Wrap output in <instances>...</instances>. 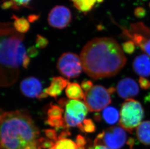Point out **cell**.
Listing matches in <instances>:
<instances>
[{
    "mask_svg": "<svg viewBox=\"0 0 150 149\" xmlns=\"http://www.w3.org/2000/svg\"><path fill=\"white\" fill-rule=\"evenodd\" d=\"M80 57L83 71L94 79L115 76L127 60L120 44L110 37H98L88 41Z\"/></svg>",
    "mask_w": 150,
    "mask_h": 149,
    "instance_id": "6da1fadb",
    "label": "cell"
},
{
    "mask_svg": "<svg viewBox=\"0 0 150 149\" xmlns=\"http://www.w3.org/2000/svg\"><path fill=\"white\" fill-rule=\"evenodd\" d=\"M1 149H41L40 131L28 114L21 111L1 113Z\"/></svg>",
    "mask_w": 150,
    "mask_h": 149,
    "instance_id": "7a4b0ae2",
    "label": "cell"
},
{
    "mask_svg": "<svg viewBox=\"0 0 150 149\" xmlns=\"http://www.w3.org/2000/svg\"><path fill=\"white\" fill-rule=\"evenodd\" d=\"M23 34L15 29L13 23H1L0 43V85L10 87L18 80L19 68L27 55Z\"/></svg>",
    "mask_w": 150,
    "mask_h": 149,
    "instance_id": "3957f363",
    "label": "cell"
},
{
    "mask_svg": "<svg viewBox=\"0 0 150 149\" xmlns=\"http://www.w3.org/2000/svg\"><path fill=\"white\" fill-rule=\"evenodd\" d=\"M144 111L142 105L133 99H128L122 105L119 124L125 131L132 133L142 123Z\"/></svg>",
    "mask_w": 150,
    "mask_h": 149,
    "instance_id": "277c9868",
    "label": "cell"
},
{
    "mask_svg": "<svg viewBox=\"0 0 150 149\" xmlns=\"http://www.w3.org/2000/svg\"><path fill=\"white\" fill-rule=\"evenodd\" d=\"M110 93L103 86L97 85L85 93L84 103L91 112L104 110L111 102Z\"/></svg>",
    "mask_w": 150,
    "mask_h": 149,
    "instance_id": "5b68a950",
    "label": "cell"
},
{
    "mask_svg": "<svg viewBox=\"0 0 150 149\" xmlns=\"http://www.w3.org/2000/svg\"><path fill=\"white\" fill-rule=\"evenodd\" d=\"M127 139L126 131L121 127H111L97 136L94 145H103L113 149L124 146Z\"/></svg>",
    "mask_w": 150,
    "mask_h": 149,
    "instance_id": "8992f818",
    "label": "cell"
},
{
    "mask_svg": "<svg viewBox=\"0 0 150 149\" xmlns=\"http://www.w3.org/2000/svg\"><path fill=\"white\" fill-rule=\"evenodd\" d=\"M57 68L60 73L68 79L78 77L83 68L80 57L72 52H65L58 59Z\"/></svg>",
    "mask_w": 150,
    "mask_h": 149,
    "instance_id": "52a82bcc",
    "label": "cell"
},
{
    "mask_svg": "<svg viewBox=\"0 0 150 149\" xmlns=\"http://www.w3.org/2000/svg\"><path fill=\"white\" fill-rule=\"evenodd\" d=\"M64 119L68 128L78 127L85 119L89 110L80 100H68L65 106Z\"/></svg>",
    "mask_w": 150,
    "mask_h": 149,
    "instance_id": "ba28073f",
    "label": "cell"
},
{
    "mask_svg": "<svg viewBox=\"0 0 150 149\" xmlns=\"http://www.w3.org/2000/svg\"><path fill=\"white\" fill-rule=\"evenodd\" d=\"M72 20L71 10L64 6H57L52 9L48 16V22L51 27L63 29L68 26Z\"/></svg>",
    "mask_w": 150,
    "mask_h": 149,
    "instance_id": "9c48e42d",
    "label": "cell"
},
{
    "mask_svg": "<svg viewBox=\"0 0 150 149\" xmlns=\"http://www.w3.org/2000/svg\"><path fill=\"white\" fill-rule=\"evenodd\" d=\"M118 96L122 99H131L137 96L139 92V85L133 79L126 77L120 80L117 85Z\"/></svg>",
    "mask_w": 150,
    "mask_h": 149,
    "instance_id": "30bf717a",
    "label": "cell"
},
{
    "mask_svg": "<svg viewBox=\"0 0 150 149\" xmlns=\"http://www.w3.org/2000/svg\"><path fill=\"white\" fill-rule=\"evenodd\" d=\"M20 89L24 96L29 98H38L42 92V85L35 77H30L21 82Z\"/></svg>",
    "mask_w": 150,
    "mask_h": 149,
    "instance_id": "8fae6325",
    "label": "cell"
},
{
    "mask_svg": "<svg viewBox=\"0 0 150 149\" xmlns=\"http://www.w3.org/2000/svg\"><path fill=\"white\" fill-rule=\"evenodd\" d=\"M133 68L140 77L150 76V57L146 54H142L136 57L133 63Z\"/></svg>",
    "mask_w": 150,
    "mask_h": 149,
    "instance_id": "7c38bea8",
    "label": "cell"
},
{
    "mask_svg": "<svg viewBox=\"0 0 150 149\" xmlns=\"http://www.w3.org/2000/svg\"><path fill=\"white\" fill-rule=\"evenodd\" d=\"M68 80L61 77H54L51 80V84L44 90V92L48 96L57 98L68 85Z\"/></svg>",
    "mask_w": 150,
    "mask_h": 149,
    "instance_id": "4fadbf2b",
    "label": "cell"
},
{
    "mask_svg": "<svg viewBox=\"0 0 150 149\" xmlns=\"http://www.w3.org/2000/svg\"><path fill=\"white\" fill-rule=\"evenodd\" d=\"M136 135L141 143L150 145V121L142 122L137 128Z\"/></svg>",
    "mask_w": 150,
    "mask_h": 149,
    "instance_id": "5bb4252c",
    "label": "cell"
},
{
    "mask_svg": "<svg viewBox=\"0 0 150 149\" xmlns=\"http://www.w3.org/2000/svg\"><path fill=\"white\" fill-rule=\"evenodd\" d=\"M65 93L68 98L72 100H81L83 99L85 97L81 86L78 83L74 82L68 83Z\"/></svg>",
    "mask_w": 150,
    "mask_h": 149,
    "instance_id": "9a60e30c",
    "label": "cell"
},
{
    "mask_svg": "<svg viewBox=\"0 0 150 149\" xmlns=\"http://www.w3.org/2000/svg\"><path fill=\"white\" fill-rule=\"evenodd\" d=\"M102 115L105 122L111 125L116 124L119 121V111L113 107H108L105 108L103 111Z\"/></svg>",
    "mask_w": 150,
    "mask_h": 149,
    "instance_id": "2e32d148",
    "label": "cell"
},
{
    "mask_svg": "<svg viewBox=\"0 0 150 149\" xmlns=\"http://www.w3.org/2000/svg\"><path fill=\"white\" fill-rule=\"evenodd\" d=\"M12 18L14 20L13 23L14 28L20 34H25L30 29L28 20L24 18H19L15 15H13Z\"/></svg>",
    "mask_w": 150,
    "mask_h": 149,
    "instance_id": "e0dca14e",
    "label": "cell"
},
{
    "mask_svg": "<svg viewBox=\"0 0 150 149\" xmlns=\"http://www.w3.org/2000/svg\"><path fill=\"white\" fill-rule=\"evenodd\" d=\"M71 1L74 6L83 13L91 11L97 2L96 0H71Z\"/></svg>",
    "mask_w": 150,
    "mask_h": 149,
    "instance_id": "ac0fdd59",
    "label": "cell"
},
{
    "mask_svg": "<svg viewBox=\"0 0 150 149\" xmlns=\"http://www.w3.org/2000/svg\"><path fill=\"white\" fill-rule=\"evenodd\" d=\"M52 149H77V145L72 140L68 138L60 139L55 142Z\"/></svg>",
    "mask_w": 150,
    "mask_h": 149,
    "instance_id": "d6986e66",
    "label": "cell"
},
{
    "mask_svg": "<svg viewBox=\"0 0 150 149\" xmlns=\"http://www.w3.org/2000/svg\"><path fill=\"white\" fill-rule=\"evenodd\" d=\"M46 124L55 128L56 131H58L60 129H67L68 128L66 124L65 119L62 118H48L45 121Z\"/></svg>",
    "mask_w": 150,
    "mask_h": 149,
    "instance_id": "ffe728a7",
    "label": "cell"
},
{
    "mask_svg": "<svg viewBox=\"0 0 150 149\" xmlns=\"http://www.w3.org/2000/svg\"><path fill=\"white\" fill-rule=\"evenodd\" d=\"M78 127L82 132L92 133L96 131L95 124L91 119H86L78 125Z\"/></svg>",
    "mask_w": 150,
    "mask_h": 149,
    "instance_id": "44dd1931",
    "label": "cell"
},
{
    "mask_svg": "<svg viewBox=\"0 0 150 149\" xmlns=\"http://www.w3.org/2000/svg\"><path fill=\"white\" fill-rule=\"evenodd\" d=\"M64 110L62 108L57 105H51L47 112L49 118H62Z\"/></svg>",
    "mask_w": 150,
    "mask_h": 149,
    "instance_id": "7402d4cb",
    "label": "cell"
},
{
    "mask_svg": "<svg viewBox=\"0 0 150 149\" xmlns=\"http://www.w3.org/2000/svg\"><path fill=\"white\" fill-rule=\"evenodd\" d=\"M35 47L40 49H43L48 46L49 41L47 38L40 34H38L35 39Z\"/></svg>",
    "mask_w": 150,
    "mask_h": 149,
    "instance_id": "603a6c76",
    "label": "cell"
},
{
    "mask_svg": "<svg viewBox=\"0 0 150 149\" xmlns=\"http://www.w3.org/2000/svg\"><path fill=\"white\" fill-rule=\"evenodd\" d=\"M136 45L132 41H126L125 42L123 43L122 45V49L126 53L132 54L134 53L135 49H136Z\"/></svg>",
    "mask_w": 150,
    "mask_h": 149,
    "instance_id": "cb8c5ba5",
    "label": "cell"
},
{
    "mask_svg": "<svg viewBox=\"0 0 150 149\" xmlns=\"http://www.w3.org/2000/svg\"><path fill=\"white\" fill-rule=\"evenodd\" d=\"M1 7L4 10L9 8L13 9L14 10H18L20 8V7L12 0H4L1 4Z\"/></svg>",
    "mask_w": 150,
    "mask_h": 149,
    "instance_id": "d4e9b609",
    "label": "cell"
},
{
    "mask_svg": "<svg viewBox=\"0 0 150 149\" xmlns=\"http://www.w3.org/2000/svg\"><path fill=\"white\" fill-rule=\"evenodd\" d=\"M38 142L40 146L43 149H50L54 146L55 144L53 141L44 138H40Z\"/></svg>",
    "mask_w": 150,
    "mask_h": 149,
    "instance_id": "484cf974",
    "label": "cell"
},
{
    "mask_svg": "<svg viewBox=\"0 0 150 149\" xmlns=\"http://www.w3.org/2000/svg\"><path fill=\"white\" fill-rule=\"evenodd\" d=\"M46 136L49 138L50 140H52L53 141L57 142L58 141V136L57 135V131L55 129H47L43 130Z\"/></svg>",
    "mask_w": 150,
    "mask_h": 149,
    "instance_id": "4316f807",
    "label": "cell"
},
{
    "mask_svg": "<svg viewBox=\"0 0 150 149\" xmlns=\"http://www.w3.org/2000/svg\"><path fill=\"white\" fill-rule=\"evenodd\" d=\"M139 48L150 57V38L146 40Z\"/></svg>",
    "mask_w": 150,
    "mask_h": 149,
    "instance_id": "83f0119b",
    "label": "cell"
},
{
    "mask_svg": "<svg viewBox=\"0 0 150 149\" xmlns=\"http://www.w3.org/2000/svg\"><path fill=\"white\" fill-rule=\"evenodd\" d=\"M139 83L140 87L143 89H148L150 88V82L145 77H140L139 79Z\"/></svg>",
    "mask_w": 150,
    "mask_h": 149,
    "instance_id": "f1b7e54d",
    "label": "cell"
},
{
    "mask_svg": "<svg viewBox=\"0 0 150 149\" xmlns=\"http://www.w3.org/2000/svg\"><path fill=\"white\" fill-rule=\"evenodd\" d=\"M93 86V84L91 80H83L81 83V87L86 92L91 90Z\"/></svg>",
    "mask_w": 150,
    "mask_h": 149,
    "instance_id": "f546056e",
    "label": "cell"
},
{
    "mask_svg": "<svg viewBox=\"0 0 150 149\" xmlns=\"http://www.w3.org/2000/svg\"><path fill=\"white\" fill-rule=\"evenodd\" d=\"M134 14L136 17L139 18H142L146 14V10L143 7H138L134 10Z\"/></svg>",
    "mask_w": 150,
    "mask_h": 149,
    "instance_id": "4dcf8cb0",
    "label": "cell"
},
{
    "mask_svg": "<svg viewBox=\"0 0 150 149\" xmlns=\"http://www.w3.org/2000/svg\"><path fill=\"white\" fill-rule=\"evenodd\" d=\"M38 51L37 49V48L35 46H30L27 49V54L28 56L31 58H34L37 56L38 54Z\"/></svg>",
    "mask_w": 150,
    "mask_h": 149,
    "instance_id": "1f68e13d",
    "label": "cell"
},
{
    "mask_svg": "<svg viewBox=\"0 0 150 149\" xmlns=\"http://www.w3.org/2000/svg\"><path fill=\"white\" fill-rule=\"evenodd\" d=\"M19 7H28L32 0H12Z\"/></svg>",
    "mask_w": 150,
    "mask_h": 149,
    "instance_id": "d6a6232c",
    "label": "cell"
},
{
    "mask_svg": "<svg viewBox=\"0 0 150 149\" xmlns=\"http://www.w3.org/2000/svg\"><path fill=\"white\" fill-rule=\"evenodd\" d=\"M76 143L77 147H84L86 144V141L83 136L79 135L77 136L76 138Z\"/></svg>",
    "mask_w": 150,
    "mask_h": 149,
    "instance_id": "836d02e7",
    "label": "cell"
},
{
    "mask_svg": "<svg viewBox=\"0 0 150 149\" xmlns=\"http://www.w3.org/2000/svg\"><path fill=\"white\" fill-rule=\"evenodd\" d=\"M71 135V132L69 130V129L67 128L64 129V131H63L62 132L59 134L58 136V141L60 140V139H64L66 138L67 136H69Z\"/></svg>",
    "mask_w": 150,
    "mask_h": 149,
    "instance_id": "e575fe53",
    "label": "cell"
},
{
    "mask_svg": "<svg viewBox=\"0 0 150 149\" xmlns=\"http://www.w3.org/2000/svg\"><path fill=\"white\" fill-rule=\"evenodd\" d=\"M30 57L27 55L24 57V60L23 61V66L24 68L27 69L29 65L30 64Z\"/></svg>",
    "mask_w": 150,
    "mask_h": 149,
    "instance_id": "d590c367",
    "label": "cell"
},
{
    "mask_svg": "<svg viewBox=\"0 0 150 149\" xmlns=\"http://www.w3.org/2000/svg\"><path fill=\"white\" fill-rule=\"evenodd\" d=\"M89 149H113L109 148L108 147L103 146V145H95L94 146L91 147L89 148Z\"/></svg>",
    "mask_w": 150,
    "mask_h": 149,
    "instance_id": "8d00e7d4",
    "label": "cell"
},
{
    "mask_svg": "<svg viewBox=\"0 0 150 149\" xmlns=\"http://www.w3.org/2000/svg\"><path fill=\"white\" fill-rule=\"evenodd\" d=\"M38 15H31L28 17V21L31 22H33L34 21H35L36 20H38Z\"/></svg>",
    "mask_w": 150,
    "mask_h": 149,
    "instance_id": "74e56055",
    "label": "cell"
},
{
    "mask_svg": "<svg viewBox=\"0 0 150 149\" xmlns=\"http://www.w3.org/2000/svg\"><path fill=\"white\" fill-rule=\"evenodd\" d=\"M48 95L45 93V92H42L40 94V96H38L37 98L39 99H41L45 98L46 97H48Z\"/></svg>",
    "mask_w": 150,
    "mask_h": 149,
    "instance_id": "f35d334b",
    "label": "cell"
},
{
    "mask_svg": "<svg viewBox=\"0 0 150 149\" xmlns=\"http://www.w3.org/2000/svg\"><path fill=\"white\" fill-rule=\"evenodd\" d=\"M145 102H150V92L147 94V96L145 97Z\"/></svg>",
    "mask_w": 150,
    "mask_h": 149,
    "instance_id": "ab89813d",
    "label": "cell"
},
{
    "mask_svg": "<svg viewBox=\"0 0 150 149\" xmlns=\"http://www.w3.org/2000/svg\"><path fill=\"white\" fill-rule=\"evenodd\" d=\"M104 1V0H96V1L98 3H102Z\"/></svg>",
    "mask_w": 150,
    "mask_h": 149,
    "instance_id": "60d3db41",
    "label": "cell"
},
{
    "mask_svg": "<svg viewBox=\"0 0 150 149\" xmlns=\"http://www.w3.org/2000/svg\"><path fill=\"white\" fill-rule=\"evenodd\" d=\"M77 149H85V148L84 147H77Z\"/></svg>",
    "mask_w": 150,
    "mask_h": 149,
    "instance_id": "b9f144b4",
    "label": "cell"
},
{
    "mask_svg": "<svg viewBox=\"0 0 150 149\" xmlns=\"http://www.w3.org/2000/svg\"><path fill=\"white\" fill-rule=\"evenodd\" d=\"M52 149V148H50V149Z\"/></svg>",
    "mask_w": 150,
    "mask_h": 149,
    "instance_id": "7bdbcfd3",
    "label": "cell"
}]
</instances>
